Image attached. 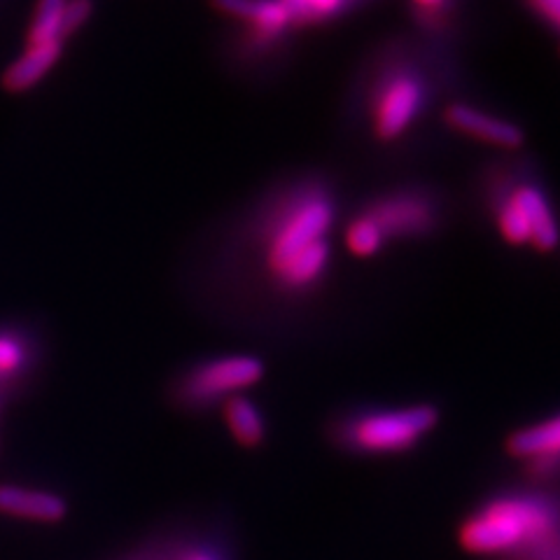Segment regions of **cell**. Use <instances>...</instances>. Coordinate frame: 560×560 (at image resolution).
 <instances>
[{"label":"cell","mask_w":560,"mask_h":560,"mask_svg":"<svg viewBox=\"0 0 560 560\" xmlns=\"http://www.w3.org/2000/svg\"><path fill=\"white\" fill-rule=\"evenodd\" d=\"M265 374V362L250 353L208 358L191 366L180 378L175 395L189 409H220L226 399L253 390Z\"/></svg>","instance_id":"obj_8"},{"label":"cell","mask_w":560,"mask_h":560,"mask_svg":"<svg viewBox=\"0 0 560 560\" xmlns=\"http://www.w3.org/2000/svg\"><path fill=\"white\" fill-rule=\"evenodd\" d=\"M92 14H94V0H68L66 14H63L66 38H73V35L92 20Z\"/></svg>","instance_id":"obj_18"},{"label":"cell","mask_w":560,"mask_h":560,"mask_svg":"<svg viewBox=\"0 0 560 560\" xmlns=\"http://www.w3.org/2000/svg\"><path fill=\"white\" fill-rule=\"evenodd\" d=\"M68 0H38L31 16L26 45H66L63 14Z\"/></svg>","instance_id":"obj_16"},{"label":"cell","mask_w":560,"mask_h":560,"mask_svg":"<svg viewBox=\"0 0 560 560\" xmlns=\"http://www.w3.org/2000/svg\"><path fill=\"white\" fill-rule=\"evenodd\" d=\"M280 3L290 10L296 28L306 31L341 22L378 0H280Z\"/></svg>","instance_id":"obj_15"},{"label":"cell","mask_w":560,"mask_h":560,"mask_svg":"<svg viewBox=\"0 0 560 560\" xmlns=\"http://www.w3.org/2000/svg\"><path fill=\"white\" fill-rule=\"evenodd\" d=\"M0 516L38 525H57L68 516V502L49 490L0 483Z\"/></svg>","instance_id":"obj_12"},{"label":"cell","mask_w":560,"mask_h":560,"mask_svg":"<svg viewBox=\"0 0 560 560\" xmlns=\"http://www.w3.org/2000/svg\"><path fill=\"white\" fill-rule=\"evenodd\" d=\"M346 206L335 171L296 168L236 210L220 234L215 269L245 318H296L323 300Z\"/></svg>","instance_id":"obj_1"},{"label":"cell","mask_w":560,"mask_h":560,"mask_svg":"<svg viewBox=\"0 0 560 560\" xmlns=\"http://www.w3.org/2000/svg\"><path fill=\"white\" fill-rule=\"evenodd\" d=\"M467 0H409L407 16L411 33L442 47L458 49L465 33Z\"/></svg>","instance_id":"obj_11"},{"label":"cell","mask_w":560,"mask_h":560,"mask_svg":"<svg viewBox=\"0 0 560 560\" xmlns=\"http://www.w3.org/2000/svg\"><path fill=\"white\" fill-rule=\"evenodd\" d=\"M63 55V45H26L3 73V86L12 94H24L38 86L51 68L59 63Z\"/></svg>","instance_id":"obj_14"},{"label":"cell","mask_w":560,"mask_h":560,"mask_svg":"<svg viewBox=\"0 0 560 560\" xmlns=\"http://www.w3.org/2000/svg\"><path fill=\"white\" fill-rule=\"evenodd\" d=\"M463 75L458 49L411 31L385 35L355 63L341 105L343 125L376 152H407L442 105L463 94Z\"/></svg>","instance_id":"obj_2"},{"label":"cell","mask_w":560,"mask_h":560,"mask_svg":"<svg viewBox=\"0 0 560 560\" xmlns=\"http://www.w3.org/2000/svg\"><path fill=\"white\" fill-rule=\"evenodd\" d=\"M471 206L502 243L549 255L560 248V213L541 166L512 152L481 164L469 187Z\"/></svg>","instance_id":"obj_3"},{"label":"cell","mask_w":560,"mask_h":560,"mask_svg":"<svg viewBox=\"0 0 560 560\" xmlns=\"http://www.w3.org/2000/svg\"><path fill=\"white\" fill-rule=\"evenodd\" d=\"M442 423L434 405L358 407L339 413L327 428L335 448L358 458H397L423 446Z\"/></svg>","instance_id":"obj_7"},{"label":"cell","mask_w":560,"mask_h":560,"mask_svg":"<svg viewBox=\"0 0 560 560\" xmlns=\"http://www.w3.org/2000/svg\"><path fill=\"white\" fill-rule=\"evenodd\" d=\"M458 545L483 560H528L560 537V498L549 486L498 490L458 525Z\"/></svg>","instance_id":"obj_5"},{"label":"cell","mask_w":560,"mask_h":560,"mask_svg":"<svg viewBox=\"0 0 560 560\" xmlns=\"http://www.w3.org/2000/svg\"><path fill=\"white\" fill-rule=\"evenodd\" d=\"M26 362V348L22 339L12 335H0V378H10L22 370Z\"/></svg>","instance_id":"obj_17"},{"label":"cell","mask_w":560,"mask_h":560,"mask_svg":"<svg viewBox=\"0 0 560 560\" xmlns=\"http://www.w3.org/2000/svg\"><path fill=\"white\" fill-rule=\"evenodd\" d=\"M504 451L530 483L549 486L560 477V411L506 436Z\"/></svg>","instance_id":"obj_10"},{"label":"cell","mask_w":560,"mask_h":560,"mask_svg":"<svg viewBox=\"0 0 560 560\" xmlns=\"http://www.w3.org/2000/svg\"><path fill=\"white\" fill-rule=\"evenodd\" d=\"M220 411H222L226 430L232 434V440L241 448L257 451L267 444V436H269L267 416L257 401L248 397V393L226 399L220 407Z\"/></svg>","instance_id":"obj_13"},{"label":"cell","mask_w":560,"mask_h":560,"mask_svg":"<svg viewBox=\"0 0 560 560\" xmlns=\"http://www.w3.org/2000/svg\"><path fill=\"white\" fill-rule=\"evenodd\" d=\"M210 8L230 22L224 59L234 73L259 82L283 73L302 31L280 0H210Z\"/></svg>","instance_id":"obj_6"},{"label":"cell","mask_w":560,"mask_h":560,"mask_svg":"<svg viewBox=\"0 0 560 560\" xmlns=\"http://www.w3.org/2000/svg\"><path fill=\"white\" fill-rule=\"evenodd\" d=\"M178 560H232L230 553L218 541H201V545H191L185 549Z\"/></svg>","instance_id":"obj_19"},{"label":"cell","mask_w":560,"mask_h":560,"mask_svg":"<svg viewBox=\"0 0 560 560\" xmlns=\"http://www.w3.org/2000/svg\"><path fill=\"white\" fill-rule=\"evenodd\" d=\"M451 197L430 180H401L376 187L346 206L341 243L348 255L374 259L390 245L425 243L451 222Z\"/></svg>","instance_id":"obj_4"},{"label":"cell","mask_w":560,"mask_h":560,"mask_svg":"<svg viewBox=\"0 0 560 560\" xmlns=\"http://www.w3.org/2000/svg\"><path fill=\"white\" fill-rule=\"evenodd\" d=\"M436 121L455 136L504 154L523 152L525 143H528V133H525V129L514 117L488 108L486 103L469 98L465 94L451 96L442 105Z\"/></svg>","instance_id":"obj_9"}]
</instances>
